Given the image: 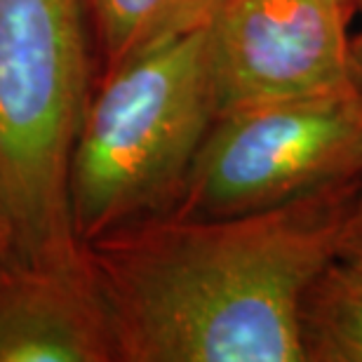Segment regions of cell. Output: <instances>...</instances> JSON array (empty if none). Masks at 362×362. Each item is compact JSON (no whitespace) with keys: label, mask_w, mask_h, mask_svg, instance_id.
I'll use <instances>...</instances> for the list:
<instances>
[{"label":"cell","mask_w":362,"mask_h":362,"mask_svg":"<svg viewBox=\"0 0 362 362\" xmlns=\"http://www.w3.org/2000/svg\"><path fill=\"white\" fill-rule=\"evenodd\" d=\"M362 181L230 216L158 214L85 245L118 362H303L299 308Z\"/></svg>","instance_id":"obj_1"},{"label":"cell","mask_w":362,"mask_h":362,"mask_svg":"<svg viewBox=\"0 0 362 362\" xmlns=\"http://www.w3.org/2000/svg\"><path fill=\"white\" fill-rule=\"evenodd\" d=\"M303 362H362V271L332 259L299 308Z\"/></svg>","instance_id":"obj_8"},{"label":"cell","mask_w":362,"mask_h":362,"mask_svg":"<svg viewBox=\"0 0 362 362\" xmlns=\"http://www.w3.org/2000/svg\"><path fill=\"white\" fill-rule=\"evenodd\" d=\"M325 3L339 5V7H344V10H349V12H356V7H358V0H325Z\"/></svg>","instance_id":"obj_12"},{"label":"cell","mask_w":362,"mask_h":362,"mask_svg":"<svg viewBox=\"0 0 362 362\" xmlns=\"http://www.w3.org/2000/svg\"><path fill=\"white\" fill-rule=\"evenodd\" d=\"M351 14L325 0H226L207 24L219 113L353 88Z\"/></svg>","instance_id":"obj_5"},{"label":"cell","mask_w":362,"mask_h":362,"mask_svg":"<svg viewBox=\"0 0 362 362\" xmlns=\"http://www.w3.org/2000/svg\"><path fill=\"white\" fill-rule=\"evenodd\" d=\"M226 0H85L101 74L144 49L207 26Z\"/></svg>","instance_id":"obj_7"},{"label":"cell","mask_w":362,"mask_h":362,"mask_svg":"<svg viewBox=\"0 0 362 362\" xmlns=\"http://www.w3.org/2000/svg\"><path fill=\"white\" fill-rule=\"evenodd\" d=\"M85 0H0V216L17 255L83 252L69 172L92 92Z\"/></svg>","instance_id":"obj_3"},{"label":"cell","mask_w":362,"mask_h":362,"mask_svg":"<svg viewBox=\"0 0 362 362\" xmlns=\"http://www.w3.org/2000/svg\"><path fill=\"white\" fill-rule=\"evenodd\" d=\"M362 14V0H358V7ZM351 78H353V88L362 94V26L356 38H351Z\"/></svg>","instance_id":"obj_10"},{"label":"cell","mask_w":362,"mask_h":362,"mask_svg":"<svg viewBox=\"0 0 362 362\" xmlns=\"http://www.w3.org/2000/svg\"><path fill=\"white\" fill-rule=\"evenodd\" d=\"M17 255V243H14L12 228L7 226V221L0 216V264H5L7 259Z\"/></svg>","instance_id":"obj_11"},{"label":"cell","mask_w":362,"mask_h":362,"mask_svg":"<svg viewBox=\"0 0 362 362\" xmlns=\"http://www.w3.org/2000/svg\"><path fill=\"white\" fill-rule=\"evenodd\" d=\"M337 257L362 271V191L356 195L349 214H346Z\"/></svg>","instance_id":"obj_9"},{"label":"cell","mask_w":362,"mask_h":362,"mask_svg":"<svg viewBox=\"0 0 362 362\" xmlns=\"http://www.w3.org/2000/svg\"><path fill=\"white\" fill-rule=\"evenodd\" d=\"M216 115L209 26L158 42L99 76L69 172L78 243L172 212Z\"/></svg>","instance_id":"obj_2"},{"label":"cell","mask_w":362,"mask_h":362,"mask_svg":"<svg viewBox=\"0 0 362 362\" xmlns=\"http://www.w3.org/2000/svg\"><path fill=\"white\" fill-rule=\"evenodd\" d=\"M362 181L356 88L230 106L216 115L172 214L259 212Z\"/></svg>","instance_id":"obj_4"},{"label":"cell","mask_w":362,"mask_h":362,"mask_svg":"<svg viewBox=\"0 0 362 362\" xmlns=\"http://www.w3.org/2000/svg\"><path fill=\"white\" fill-rule=\"evenodd\" d=\"M0 362H118L85 247L0 264Z\"/></svg>","instance_id":"obj_6"}]
</instances>
